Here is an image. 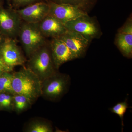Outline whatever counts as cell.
Here are the masks:
<instances>
[{"instance_id":"cb8c5ba5","label":"cell","mask_w":132,"mask_h":132,"mask_svg":"<svg viewBox=\"0 0 132 132\" xmlns=\"http://www.w3.org/2000/svg\"><path fill=\"white\" fill-rule=\"evenodd\" d=\"M6 1L7 2L8 5L9 6V7H11V0H6Z\"/></svg>"},{"instance_id":"5b68a950","label":"cell","mask_w":132,"mask_h":132,"mask_svg":"<svg viewBox=\"0 0 132 132\" xmlns=\"http://www.w3.org/2000/svg\"><path fill=\"white\" fill-rule=\"evenodd\" d=\"M22 22L16 10L12 7H0V32L5 37L15 39Z\"/></svg>"},{"instance_id":"d6986e66","label":"cell","mask_w":132,"mask_h":132,"mask_svg":"<svg viewBox=\"0 0 132 132\" xmlns=\"http://www.w3.org/2000/svg\"><path fill=\"white\" fill-rule=\"evenodd\" d=\"M13 95L7 93H0V109L7 110L13 109Z\"/></svg>"},{"instance_id":"7402d4cb","label":"cell","mask_w":132,"mask_h":132,"mask_svg":"<svg viewBox=\"0 0 132 132\" xmlns=\"http://www.w3.org/2000/svg\"><path fill=\"white\" fill-rule=\"evenodd\" d=\"M7 38L5 37V36L3 35L0 32V46L5 41L6 38Z\"/></svg>"},{"instance_id":"603a6c76","label":"cell","mask_w":132,"mask_h":132,"mask_svg":"<svg viewBox=\"0 0 132 132\" xmlns=\"http://www.w3.org/2000/svg\"><path fill=\"white\" fill-rule=\"evenodd\" d=\"M4 0H0V7L3 6Z\"/></svg>"},{"instance_id":"7a4b0ae2","label":"cell","mask_w":132,"mask_h":132,"mask_svg":"<svg viewBox=\"0 0 132 132\" xmlns=\"http://www.w3.org/2000/svg\"><path fill=\"white\" fill-rule=\"evenodd\" d=\"M28 67L42 81L57 72L49 43L39 48L29 58Z\"/></svg>"},{"instance_id":"5bb4252c","label":"cell","mask_w":132,"mask_h":132,"mask_svg":"<svg viewBox=\"0 0 132 132\" xmlns=\"http://www.w3.org/2000/svg\"><path fill=\"white\" fill-rule=\"evenodd\" d=\"M32 105L30 101L25 96L16 94L13 95V108L17 113L24 112Z\"/></svg>"},{"instance_id":"52a82bcc","label":"cell","mask_w":132,"mask_h":132,"mask_svg":"<svg viewBox=\"0 0 132 132\" xmlns=\"http://www.w3.org/2000/svg\"><path fill=\"white\" fill-rule=\"evenodd\" d=\"M64 25L67 30L80 33L90 41L100 34L98 25L88 15L68 22Z\"/></svg>"},{"instance_id":"ac0fdd59","label":"cell","mask_w":132,"mask_h":132,"mask_svg":"<svg viewBox=\"0 0 132 132\" xmlns=\"http://www.w3.org/2000/svg\"><path fill=\"white\" fill-rule=\"evenodd\" d=\"M128 108V104L127 101L126 100L124 101L117 103L109 109V110L111 112L118 115L120 118L121 126H122V131L124 126L123 123L124 116Z\"/></svg>"},{"instance_id":"9a60e30c","label":"cell","mask_w":132,"mask_h":132,"mask_svg":"<svg viewBox=\"0 0 132 132\" xmlns=\"http://www.w3.org/2000/svg\"><path fill=\"white\" fill-rule=\"evenodd\" d=\"M13 73L6 72L0 75V93H7L15 94L12 88Z\"/></svg>"},{"instance_id":"30bf717a","label":"cell","mask_w":132,"mask_h":132,"mask_svg":"<svg viewBox=\"0 0 132 132\" xmlns=\"http://www.w3.org/2000/svg\"><path fill=\"white\" fill-rule=\"evenodd\" d=\"M58 38L65 43L75 59L84 57L90 42L81 34L68 30Z\"/></svg>"},{"instance_id":"9c48e42d","label":"cell","mask_w":132,"mask_h":132,"mask_svg":"<svg viewBox=\"0 0 132 132\" xmlns=\"http://www.w3.org/2000/svg\"><path fill=\"white\" fill-rule=\"evenodd\" d=\"M15 10L22 21L38 23L49 14L50 6L47 2L41 1Z\"/></svg>"},{"instance_id":"8992f818","label":"cell","mask_w":132,"mask_h":132,"mask_svg":"<svg viewBox=\"0 0 132 132\" xmlns=\"http://www.w3.org/2000/svg\"><path fill=\"white\" fill-rule=\"evenodd\" d=\"M0 57L5 64L13 70L16 66L24 65L26 61L15 39L12 38H6L0 46Z\"/></svg>"},{"instance_id":"277c9868","label":"cell","mask_w":132,"mask_h":132,"mask_svg":"<svg viewBox=\"0 0 132 132\" xmlns=\"http://www.w3.org/2000/svg\"><path fill=\"white\" fill-rule=\"evenodd\" d=\"M71 85L68 75L57 71L42 81V95L51 101H57L67 93Z\"/></svg>"},{"instance_id":"6da1fadb","label":"cell","mask_w":132,"mask_h":132,"mask_svg":"<svg viewBox=\"0 0 132 132\" xmlns=\"http://www.w3.org/2000/svg\"><path fill=\"white\" fill-rule=\"evenodd\" d=\"M13 74L12 86L14 93L27 97L33 104L42 95L41 81L25 67Z\"/></svg>"},{"instance_id":"4fadbf2b","label":"cell","mask_w":132,"mask_h":132,"mask_svg":"<svg viewBox=\"0 0 132 132\" xmlns=\"http://www.w3.org/2000/svg\"><path fill=\"white\" fill-rule=\"evenodd\" d=\"M38 24L41 32L46 38H58L67 31L63 23L49 14Z\"/></svg>"},{"instance_id":"2e32d148","label":"cell","mask_w":132,"mask_h":132,"mask_svg":"<svg viewBox=\"0 0 132 132\" xmlns=\"http://www.w3.org/2000/svg\"><path fill=\"white\" fill-rule=\"evenodd\" d=\"M47 2L58 3L68 4L74 5L82 9L87 12V10L92 7L94 0H43Z\"/></svg>"},{"instance_id":"44dd1931","label":"cell","mask_w":132,"mask_h":132,"mask_svg":"<svg viewBox=\"0 0 132 132\" xmlns=\"http://www.w3.org/2000/svg\"><path fill=\"white\" fill-rule=\"evenodd\" d=\"M13 71V69L10 68L5 64L1 57H0V75L6 72H10Z\"/></svg>"},{"instance_id":"7c38bea8","label":"cell","mask_w":132,"mask_h":132,"mask_svg":"<svg viewBox=\"0 0 132 132\" xmlns=\"http://www.w3.org/2000/svg\"><path fill=\"white\" fill-rule=\"evenodd\" d=\"M116 43L124 57L131 58L132 56V23L130 19L119 30Z\"/></svg>"},{"instance_id":"ba28073f","label":"cell","mask_w":132,"mask_h":132,"mask_svg":"<svg viewBox=\"0 0 132 132\" xmlns=\"http://www.w3.org/2000/svg\"><path fill=\"white\" fill-rule=\"evenodd\" d=\"M47 2L50 6L49 15L56 18L64 25L68 22L88 15L87 12L74 5Z\"/></svg>"},{"instance_id":"3957f363","label":"cell","mask_w":132,"mask_h":132,"mask_svg":"<svg viewBox=\"0 0 132 132\" xmlns=\"http://www.w3.org/2000/svg\"><path fill=\"white\" fill-rule=\"evenodd\" d=\"M18 36L28 58L48 42L46 38L40 30L38 23L22 21Z\"/></svg>"},{"instance_id":"ffe728a7","label":"cell","mask_w":132,"mask_h":132,"mask_svg":"<svg viewBox=\"0 0 132 132\" xmlns=\"http://www.w3.org/2000/svg\"><path fill=\"white\" fill-rule=\"evenodd\" d=\"M41 1L43 0H11V7L15 9H19Z\"/></svg>"},{"instance_id":"e0dca14e","label":"cell","mask_w":132,"mask_h":132,"mask_svg":"<svg viewBox=\"0 0 132 132\" xmlns=\"http://www.w3.org/2000/svg\"><path fill=\"white\" fill-rule=\"evenodd\" d=\"M28 132H52L53 131L52 125L47 122L36 121L29 125L26 130Z\"/></svg>"},{"instance_id":"8fae6325","label":"cell","mask_w":132,"mask_h":132,"mask_svg":"<svg viewBox=\"0 0 132 132\" xmlns=\"http://www.w3.org/2000/svg\"><path fill=\"white\" fill-rule=\"evenodd\" d=\"M49 44L53 61L57 70L62 64L75 59L65 43L60 38H52Z\"/></svg>"}]
</instances>
